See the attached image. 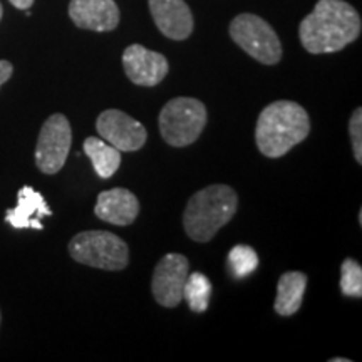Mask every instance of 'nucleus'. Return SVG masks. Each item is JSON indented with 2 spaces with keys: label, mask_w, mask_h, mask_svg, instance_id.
<instances>
[{
  "label": "nucleus",
  "mask_w": 362,
  "mask_h": 362,
  "mask_svg": "<svg viewBox=\"0 0 362 362\" xmlns=\"http://www.w3.org/2000/svg\"><path fill=\"white\" fill-rule=\"evenodd\" d=\"M123 66L128 79L136 86L153 88L166 78L170 71L168 59L163 54L149 51L141 44H133L123 54Z\"/></svg>",
  "instance_id": "10"
},
{
  "label": "nucleus",
  "mask_w": 362,
  "mask_h": 362,
  "mask_svg": "<svg viewBox=\"0 0 362 362\" xmlns=\"http://www.w3.org/2000/svg\"><path fill=\"white\" fill-rule=\"evenodd\" d=\"M0 322H2V314H0Z\"/></svg>",
  "instance_id": "24"
},
{
  "label": "nucleus",
  "mask_w": 362,
  "mask_h": 362,
  "mask_svg": "<svg viewBox=\"0 0 362 362\" xmlns=\"http://www.w3.org/2000/svg\"><path fill=\"white\" fill-rule=\"evenodd\" d=\"M69 253L78 264L117 272L128 267L129 248L123 238L103 230L81 232L71 240Z\"/></svg>",
  "instance_id": "5"
},
{
  "label": "nucleus",
  "mask_w": 362,
  "mask_h": 362,
  "mask_svg": "<svg viewBox=\"0 0 362 362\" xmlns=\"http://www.w3.org/2000/svg\"><path fill=\"white\" fill-rule=\"evenodd\" d=\"M72 144V129L64 115H52L42 124L35 146V165L45 175H56L66 165Z\"/></svg>",
  "instance_id": "7"
},
{
  "label": "nucleus",
  "mask_w": 362,
  "mask_h": 362,
  "mask_svg": "<svg viewBox=\"0 0 362 362\" xmlns=\"http://www.w3.org/2000/svg\"><path fill=\"white\" fill-rule=\"evenodd\" d=\"M310 133L309 115L293 101H275L260 112L255 128L257 148L267 158H282Z\"/></svg>",
  "instance_id": "2"
},
{
  "label": "nucleus",
  "mask_w": 362,
  "mask_h": 362,
  "mask_svg": "<svg viewBox=\"0 0 362 362\" xmlns=\"http://www.w3.org/2000/svg\"><path fill=\"white\" fill-rule=\"evenodd\" d=\"M361 17L344 0H319L314 11L300 22L298 37L307 52L330 54L342 51L359 37Z\"/></svg>",
  "instance_id": "1"
},
{
  "label": "nucleus",
  "mask_w": 362,
  "mask_h": 362,
  "mask_svg": "<svg viewBox=\"0 0 362 362\" xmlns=\"http://www.w3.org/2000/svg\"><path fill=\"white\" fill-rule=\"evenodd\" d=\"M341 292L346 297H362V267L356 260L347 259L341 267Z\"/></svg>",
  "instance_id": "19"
},
{
  "label": "nucleus",
  "mask_w": 362,
  "mask_h": 362,
  "mask_svg": "<svg viewBox=\"0 0 362 362\" xmlns=\"http://www.w3.org/2000/svg\"><path fill=\"white\" fill-rule=\"evenodd\" d=\"M11 4L13 7L21 8V11H27V8L33 7L34 0H11Z\"/></svg>",
  "instance_id": "22"
},
{
  "label": "nucleus",
  "mask_w": 362,
  "mask_h": 362,
  "mask_svg": "<svg viewBox=\"0 0 362 362\" xmlns=\"http://www.w3.org/2000/svg\"><path fill=\"white\" fill-rule=\"evenodd\" d=\"M205 104L194 98H175L160 112V133L170 146L185 148L200 138L206 126Z\"/></svg>",
  "instance_id": "4"
},
{
  "label": "nucleus",
  "mask_w": 362,
  "mask_h": 362,
  "mask_svg": "<svg viewBox=\"0 0 362 362\" xmlns=\"http://www.w3.org/2000/svg\"><path fill=\"white\" fill-rule=\"evenodd\" d=\"M211 282L206 275L194 272L188 274L187 282L183 285V298L187 300L189 310L194 314H203L210 305Z\"/></svg>",
  "instance_id": "17"
},
{
  "label": "nucleus",
  "mask_w": 362,
  "mask_h": 362,
  "mask_svg": "<svg viewBox=\"0 0 362 362\" xmlns=\"http://www.w3.org/2000/svg\"><path fill=\"white\" fill-rule=\"evenodd\" d=\"M84 153L93 161L94 171L103 180L111 178L121 165V151L104 141L103 138L90 136L84 141Z\"/></svg>",
  "instance_id": "16"
},
{
  "label": "nucleus",
  "mask_w": 362,
  "mask_h": 362,
  "mask_svg": "<svg viewBox=\"0 0 362 362\" xmlns=\"http://www.w3.org/2000/svg\"><path fill=\"white\" fill-rule=\"evenodd\" d=\"M2 16H4V11H2V4H0V21H2Z\"/></svg>",
  "instance_id": "23"
},
{
  "label": "nucleus",
  "mask_w": 362,
  "mask_h": 362,
  "mask_svg": "<svg viewBox=\"0 0 362 362\" xmlns=\"http://www.w3.org/2000/svg\"><path fill=\"white\" fill-rule=\"evenodd\" d=\"M96 129L101 138L121 153H133L146 144V128L119 110H107L99 115Z\"/></svg>",
  "instance_id": "9"
},
{
  "label": "nucleus",
  "mask_w": 362,
  "mask_h": 362,
  "mask_svg": "<svg viewBox=\"0 0 362 362\" xmlns=\"http://www.w3.org/2000/svg\"><path fill=\"white\" fill-rule=\"evenodd\" d=\"M238 197L228 185H211L188 200L183 214L185 232L198 243H206L237 214Z\"/></svg>",
  "instance_id": "3"
},
{
  "label": "nucleus",
  "mask_w": 362,
  "mask_h": 362,
  "mask_svg": "<svg viewBox=\"0 0 362 362\" xmlns=\"http://www.w3.org/2000/svg\"><path fill=\"white\" fill-rule=\"evenodd\" d=\"M94 214L106 223L128 226L138 218L139 202L134 193L126 188H112L98 194Z\"/></svg>",
  "instance_id": "13"
},
{
  "label": "nucleus",
  "mask_w": 362,
  "mask_h": 362,
  "mask_svg": "<svg viewBox=\"0 0 362 362\" xmlns=\"http://www.w3.org/2000/svg\"><path fill=\"white\" fill-rule=\"evenodd\" d=\"M259 267V255L248 245H237L228 253V269L233 277L243 279L253 274Z\"/></svg>",
  "instance_id": "18"
},
{
  "label": "nucleus",
  "mask_w": 362,
  "mask_h": 362,
  "mask_svg": "<svg viewBox=\"0 0 362 362\" xmlns=\"http://www.w3.org/2000/svg\"><path fill=\"white\" fill-rule=\"evenodd\" d=\"M69 17L79 29L110 33L119 24V8L115 0H71Z\"/></svg>",
  "instance_id": "11"
},
{
  "label": "nucleus",
  "mask_w": 362,
  "mask_h": 362,
  "mask_svg": "<svg viewBox=\"0 0 362 362\" xmlns=\"http://www.w3.org/2000/svg\"><path fill=\"white\" fill-rule=\"evenodd\" d=\"M349 134H351V143H352V151H354L356 161L362 163V110H357L352 112L351 121H349Z\"/></svg>",
  "instance_id": "20"
},
{
  "label": "nucleus",
  "mask_w": 362,
  "mask_h": 362,
  "mask_svg": "<svg viewBox=\"0 0 362 362\" xmlns=\"http://www.w3.org/2000/svg\"><path fill=\"white\" fill-rule=\"evenodd\" d=\"M153 21L163 35L185 40L193 33V13L185 0H149Z\"/></svg>",
  "instance_id": "12"
},
{
  "label": "nucleus",
  "mask_w": 362,
  "mask_h": 362,
  "mask_svg": "<svg viewBox=\"0 0 362 362\" xmlns=\"http://www.w3.org/2000/svg\"><path fill=\"white\" fill-rule=\"evenodd\" d=\"M189 274V262L180 253H168L158 262L153 272L151 291L156 302L173 309L183 300V285Z\"/></svg>",
  "instance_id": "8"
},
{
  "label": "nucleus",
  "mask_w": 362,
  "mask_h": 362,
  "mask_svg": "<svg viewBox=\"0 0 362 362\" xmlns=\"http://www.w3.org/2000/svg\"><path fill=\"white\" fill-rule=\"evenodd\" d=\"M235 44L262 64L274 66L282 59V44L269 22L253 13H240L230 24Z\"/></svg>",
  "instance_id": "6"
},
{
  "label": "nucleus",
  "mask_w": 362,
  "mask_h": 362,
  "mask_svg": "<svg viewBox=\"0 0 362 362\" xmlns=\"http://www.w3.org/2000/svg\"><path fill=\"white\" fill-rule=\"evenodd\" d=\"M51 215V208L47 206L42 194L33 187H22L17 193V206L7 210L6 221L17 230H42L44 225L40 223V218Z\"/></svg>",
  "instance_id": "14"
},
{
  "label": "nucleus",
  "mask_w": 362,
  "mask_h": 362,
  "mask_svg": "<svg viewBox=\"0 0 362 362\" xmlns=\"http://www.w3.org/2000/svg\"><path fill=\"white\" fill-rule=\"evenodd\" d=\"M307 275L302 272H285L277 285V298L274 309L279 315L288 317L298 312L304 300Z\"/></svg>",
  "instance_id": "15"
},
{
  "label": "nucleus",
  "mask_w": 362,
  "mask_h": 362,
  "mask_svg": "<svg viewBox=\"0 0 362 362\" xmlns=\"http://www.w3.org/2000/svg\"><path fill=\"white\" fill-rule=\"evenodd\" d=\"M13 72V67L8 61H0V88H2L4 84L7 83L8 79H11Z\"/></svg>",
  "instance_id": "21"
}]
</instances>
